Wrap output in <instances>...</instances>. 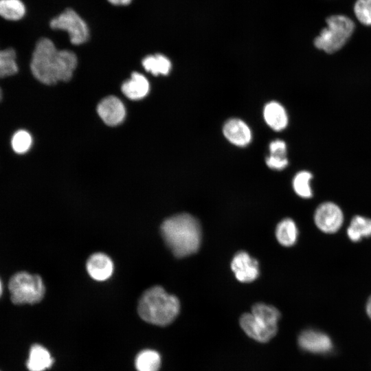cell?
I'll return each mask as SVG.
<instances>
[{
    "label": "cell",
    "instance_id": "cell-1",
    "mask_svg": "<svg viewBox=\"0 0 371 371\" xmlns=\"http://www.w3.org/2000/svg\"><path fill=\"white\" fill-rule=\"evenodd\" d=\"M77 66V57L69 50H58L53 41L47 38L39 39L30 62L34 78L45 85L58 81H69Z\"/></svg>",
    "mask_w": 371,
    "mask_h": 371
},
{
    "label": "cell",
    "instance_id": "cell-2",
    "mask_svg": "<svg viewBox=\"0 0 371 371\" xmlns=\"http://www.w3.org/2000/svg\"><path fill=\"white\" fill-rule=\"evenodd\" d=\"M163 238L174 255L183 258L198 251L201 241V229L193 216L181 213L166 219L161 226Z\"/></svg>",
    "mask_w": 371,
    "mask_h": 371
},
{
    "label": "cell",
    "instance_id": "cell-3",
    "mask_svg": "<svg viewBox=\"0 0 371 371\" xmlns=\"http://www.w3.org/2000/svg\"><path fill=\"white\" fill-rule=\"evenodd\" d=\"M179 310L178 298L159 286L147 289L139 298L137 306L139 315L144 321L160 326L171 324Z\"/></svg>",
    "mask_w": 371,
    "mask_h": 371
},
{
    "label": "cell",
    "instance_id": "cell-4",
    "mask_svg": "<svg viewBox=\"0 0 371 371\" xmlns=\"http://www.w3.org/2000/svg\"><path fill=\"white\" fill-rule=\"evenodd\" d=\"M280 316V313L274 306L256 303L252 306L251 313L241 315L239 324L250 338L265 343L276 335Z\"/></svg>",
    "mask_w": 371,
    "mask_h": 371
},
{
    "label": "cell",
    "instance_id": "cell-5",
    "mask_svg": "<svg viewBox=\"0 0 371 371\" xmlns=\"http://www.w3.org/2000/svg\"><path fill=\"white\" fill-rule=\"evenodd\" d=\"M324 27L314 39L315 46L324 52L332 54L342 48L352 35L355 24L344 14H333L326 19Z\"/></svg>",
    "mask_w": 371,
    "mask_h": 371
},
{
    "label": "cell",
    "instance_id": "cell-6",
    "mask_svg": "<svg viewBox=\"0 0 371 371\" xmlns=\"http://www.w3.org/2000/svg\"><path fill=\"white\" fill-rule=\"evenodd\" d=\"M10 299L15 304H34L42 300L45 287L41 277L27 271L13 274L8 282Z\"/></svg>",
    "mask_w": 371,
    "mask_h": 371
},
{
    "label": "cell",
    "instance_id": "cell-7",
    "mask_svg": "<svg viewBox=\"0 0 371 371\" xmlns=\"http://www.w3.org/2000/svg\"><path fill=\"white\" fill-rule=\"evenodd\" d=\"M49 25L52 29L67 32L70 41L74 45H80L85 43L89 36L87 23L71 8H67L59 15L53 18L50 21Z\"/></svg>",
    "mask_w": 371,
    "mask_h": 371
},
{
    "label": "cell",
    "instance_id": "cell-8",
    "mask_svg": "<svg viewBox=\"0 0 371 371\" xmlns=\"http://www.w3.org/2000/svg\"><path fill=\"white\" fill-rule=\"evenodd\" d=\"M313 218L320 231L326 234H334L341 227L344 217L338 205L332 201H326L316 208Z\"/></svg>",
    "mask_w": 371,
    "mask_h": 371
},
{
    "label": "cell",
    "instance_id": "cell-9",
    "mask_svg": "<svg viewBox=\"0 0 371 371\" xmlns=\"http://www.w3.org/2000/svg\"><path fill=\"white\" fill-rule=\"evenodd\" d=\"M300 348L313 354L326 355L333 350V342L325 333L308 328L302 331L297 338Z\"/></svg>",
    "mask_w": 371,
    "mask_h": 371
},
{
    "label": "cell",
    "instance_id": "cell-10",
    "mask_svg": "<svg viewBox=\"0 0 371 371\" xmlns=\"http://www.w3.org/2000/svg\"><path fill=\"white\" fill-rule=\"evenodd\" d=\"M231 268L236 279L242 282H252L259 274L257 260L245 251H240L234 256Z\"/></svg>",
    "mask_w": 371,
    "mask_h": 371
},
{
    "label": "cell",
    "instance_id": "cell-11",
    "mask_svg": "<svg viewBox=\"0 0 371 371\" xmlns=\"http://www.w3.org/2000/svg\"><path fill=\"white\" fill-rule=\"evenodd\" d=\"M97 111L103 122L111 126L122 123L126 115L124 105L119 98L114 95L104 98L98 104Z\"/></svg>",
    "mask_w": 371,
    "mask_h": 371
},
{
    "label": "cell",
    "instance_id": "cell-12",
    "mask_svg": "<svg viewBox=\"0 0 371 371\" xmlns=\"http://www.w3.org/2000/svg\"><path fill=\"white\" fill-rule=\"evenodd\" d=\"M86 267L89 276L97 281L109 279L113 272V262L106 254L101 252L90 256L87 261Z\"/></svg>",
    "mask_w": 371,
    "mask_h": 371
},
{
    "label": "cell",
    "instance_id": "cell-13",
    "mask_svg": "<svg viewBox=\"0 0 371 371\" xmlns=\"http://www.w3.org/2000/svg\"><path fill=\"white\" fill-rule=\"evenodd\" d=\"M223 131L226 139L237 146H245L251 140V129L240 119L227 120L223 126Z\"/></svg>",
    "mask_w": 371,
    "mask_h": 371
},
{
    "label": "cell",
    "instance_id": "cell-14",
    "mask_svg": "<svg viewBox=\"0 0 371 371\" xmlns=\"http://www.w3.org/2000/svg\"><path fill=\"white\" fill-rule=\"evenodd\" d=\"M149 91V83L142 74L133 72L129 80L122 85V93L129 99L137 100L144 98Z\"/></svg>",
    "mask_w": 371,
    "mask_h": 371
},
{
    "label": "cell",
    "instance_id": "cell-15",
    "mask_svg": "<svg viewBox=\"0 0 371 371\" xmlns=\"http://www.w3.org/2000/svg\"><path fill=\"white\" fill-rule=\"evenodd\" d=\"M53 363L54 359L47 349L37 344L32 346L26 362L29 371H44L49 368Z\"/></svg>",
    "mask_w": 371,
    "mask_h": 371
},
{
    "label": "cell",
    "instance_id": "cell-16",
    "mask_svg": "<svg viewBox=\"0 0 371 371\" xmlns=\"http://www.w3.org/2000/svg\"><path fill=\"white\" fill-rule=\"evenodd\" d=\"M263 117L267 125L275 131L283 130L288 124L287 113L277 102H270L265 105Z\"/></svg>",
    "mask_w": 371,
    "mask_h": 371
},
{
    "label": "cell",
    "instance_id": "cell-17",
    "mask_svg": "<svg viewBox=\"0 0 371 371\" xmlns=\"http://www.w3.org/2000/svg\"><path fill=\"white\" fill-rule=\"evenodd\" d=\"M348 238L352 242H358L363 238L371 236V218L356 215L352 218L346 231Z\"/></svg>",
    "mask_w": 371,
    "mask_h": 371
},
{
    "label": "cell",
    "instance_id": "cell-18",
    "mask_svg": "<svg viewBox=\"0 0 371 371\" xmlns=\"http://www.w3.org/2000/svg\"><path fill=\"white\" fill-rule=\"evenodd\" d=\"M297 227L291 218L283 219L276 227V238L280 244L283 246L290 247L293 245L297 240Z\"/></svg>",
    "mask_w": 371,
    "mask_h": 371
},
{
    "label": "cell",
    "instance_id": "cell-19",
    "mask_svg": "<svg viewBox=\"0 0 371 371\" xmlns=\"http://www.w3.org/2000/svg\"><path fill=\"white\" fill-rule=\"evenodd\" d=\"M135 366L137 371H159L161 366L160 355L154 350H143L136 356Z\"/></svg>",
    "mask_w": 371,
    "mask_h": 371
},
{
    "label": "cell",
    "instance_id": "cell-20",
    "mask_svg": "<svg viewBox=\"0 0 371 371\" xmlns=\"http://www.w3.org/2000/svg\"><path fill=\"white\" fill-rule=\"evenodd\" d=\"M142 65L146 71L155 76L167 75L171 69L170 60L159 54L145 57L142 60Z\"/></svg>",
    "mask_w": 371,
    "mask_h": 371
},
{
    "label": "cell",
    "instance_id": "cell-21",
    "mask_svg": "<svg viewBox=\"0 0 371 371\" xmlns=\"http://www.w3.org/2000/svg\"><path fill=\"white\" fill-rule=\"evenodd\" d=\"M18 71L15 50L11 47L0 49V78L14 76Z\"/></svg>",
    "mask_w": 371,
    "mask_h": 371
},
{
    "label": "cell",
    "instance_id": "cell-22",
    "mask_svg": "<svg viewBox=\"0 0 371 371\" xmlns=\"http://www.w3.org/2000/svg\"><path fill=\"white\" fill-rule=\"evenodd\" d=\"M25 14V6L21 0H0V16L9 21H18Z\"/></svg>",
    "mask_w": 371,
    "mask_h": 371
},
{
    "label": "cell",
    "instance_id": "cell-23",
    "mask_svg": "<svg viewBox=\"0 0 371 371\" xmlns=\"http://www.w3.org/2000/svg\"><path fill=\"white\" fill-rule=\"evenodd\" d=\"M313 176L310 172L304 170L295 175L293 180L295 192L303 199H310L313 196L310 182Z\"/></svg>",
    "mask_w": 371,
    "mask_h": 371
},
{
    "label": "cell",
    "instance_id": "cell-24",
    "mask_svg": "<svg viewBox=\"0 0 371 371\" xmlns=\"http://www.w3.org/2000/svg\"><path fill=\"white\" fill-rule=\"evenodd\" d=\"M32 135L26 130L19 129L12 136L10 144L13 151L18 155L27 153L32 145Z\"/></svg>",
    "mask_w": 371,
    "mask_h": 371
},
{
    "label": "cell",
    "instance_id": "cell-25",
    "mask_svg": "<svg viewBox=\"0 0 371 371\" xmlns=\"http://www.w3.org/2000/svg\"><path fill=\"white\" fill-rule=\"evenodd\" d=\"M353 11L361 24L371 26V0H357L354 4Z\"/></svg>",
    "mask_w": 371,
    "mask_h": 371
},
{
    "label": "cell",
    "instance_id": "cell-26",
    "mask_svg": "<svg viewBox=\"0 0 371 371\" xmlns=\"http://www.w3.org/2000/svg\"><path fill=\"white\" fill-rule=\"evenodd\" d=\"M288 163L286 157L270 155L266 159L267 166L274 170H282L288 165Z\"/></svg>",
    "mask_w": 371,
    "mask_h": 371
},
{
    "label": "cell",
    "instance_id": "cell-27",
    "mask_svg": "<svg viewBox=\"0 0 371 371\" xmlns=\"http://www.w3.org/2000/svg\"><path fill=\"white\" fill-rule=\"evenodd\" d=\"M270 155L286 157V146L284 141L276 139L269 144Z\"/></svg>",
    "mask_w": 371,
    "mask_h": 371
},
{
    "label": "cell",
    "instance_id": "cell-28",
    "mask_svg": "<svg viewBox=\"0 0 371 371\" xmlns=\"http://www.w3.org/2000/svg\"><path fill=\"white\" fill-rule=\"evenodd\" d=\"M109 3L115 5H126L129 4L132 0H107Z\"/></svg>",
    "mask_w": 371,
    "mask_h": 371
},
{
    "label": "cell",
    "instance_id": "cell-29",
    "mask_svg": "<svg viewBox=\"0 0 371 371\" xmlns=\"http://www.w3.org/2000/svg\"><path fill=\"white\" fill-rule=\"evenodd\" d=\"M366 312L368 317L371 319V295L368 298L366 304Z\"/></svg>",
    "mask_w": 371,
    "mask_h": 371
},
{
    "label": "cell",
    "instance_id": "cell-30",
    "mask_svg": "<svg viewBox=\"0 0 371 371\" xmlns=\"http://www.w3.org/2000/svg\"><path fill=\"white\" fill-rule=\"evenodd\" d=\"M3 282L0 278V297H1L3 294Z\"/></svg>",
    "mask_w": 371,
    "mask_h": 371
},
{
    "label": "cell",
    "instance_id": "cell-31",
    "mask_svg": "<svg viewBox=\"0 0 371 371\" xmlns=\"http://www.w3.org/2000/svg\"><path fill=\"white\" fill-rule=\"evenodd\" d=\"M2 97H3V92H2V90L0 87V101L2 100Z\"/></svg>",
    "mask_w": 371,
    "mask_h": 371
}]
</instances>
